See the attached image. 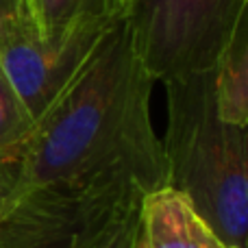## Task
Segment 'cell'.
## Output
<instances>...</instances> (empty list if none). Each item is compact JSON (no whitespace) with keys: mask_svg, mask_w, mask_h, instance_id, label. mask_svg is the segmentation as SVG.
<instances>
[{"mask_svg":"<svg viewBox=\"0 0 248 248\" xmlns=\"http://www.w3.org/2000/svg\"><path fill=\"white\" fill-rule=\"evenodd\" d=\"M137 235L144 248H227L192 202L168 185L141 198Z\"/></svg>","mask_w":248,"mask_h":248,"instance_id":"5","label":"cell"},{"mask_svg":"<svg viewBox=\"0 0 248 248\" xmlns=\"http://www.w3.org/2000/svg\"><path fill=\"white\" fill-rule=\"evenodd\" d=\"M2 17H17L29 22V0H0V20Z\"/></svg>","mask_w":248,"mask_h":248,"instance_id":"10","label":"cell"},{"mask_svg":"<svg viewBox=\"0 0 248 248\" xmlns=\"http://www.w3.org/2000/svg\"><path fill=\"white\" fill-rule=\"evenodd\" d=\"M248 0H124V24L153 81L216 72Z\"/></svg>","mask_w":248,"mask_h":248,"instance_id":"3","label":"cell"},{"mask_svg":"<svg viewBox=\"0 0 248 248\" xmlns=\"http://www.w3.org/2000/svg\"><path fill=\"white\" fill-rule=\"evenodd\" d=\"M17 189V148L0 153V194Z\"/></svg>","mask_w":248,"mask_h":248,"instance_id":"9","label":"cell"},{"mask_svg":"<svg viewBox=\"0 0 248 248\" xmlns=\"http://www.w3.org/2000/svg\"><path fill=\"white\" fill-rule=\"evenodd\" d=\"M94 17H124V0H29V22L46 44Z\"/></svg>","mask_w":248,"mask_h":248,"instance_id":"7","label":"cell"},{"mask_svg":"<svg viewBox=\"0 0 248 248\" xmlns=\"http://www.w3.org/2000/svg\"><path fill=\"white\" fill-rule=\"evenodd\" d=\"M13 198H16V192H9V194H0V218L7 214V209L11 207Z\"/></svg>","mask_w":248,"mask_h":248,"instance_id":"12","label":"cell"},{"mask_svg":"<svg viewBox=\"0 0 248 248\" xmlns=\"http://www.w3.org/2000/svg\"><path fill=\"white\" fill-rule=\"evenodd\" d=\"M118 20L122 17L78 22L52 44L42 42L37 31L24 20H0V68L20 94L33 120L50 107Z\"/></svg>","mask_w":248,"mask_h":248,"instance_id":"4","label":"cell"},{"mask_svg":"<svg viewBox=\"0 0 248 248\" xmlns=\"http://www.w3.org/2000/svg\"><path fill=\"white\" fill-rule=\"evenodd\" d=\"M227 248H229V246H227Z\"/></svg>","mask_w":248,"mask_h":248,"instance_id":"14","label":"cell"},{"mask_svg":"<svg viewBox=\"0 0 248 248\" xmlns=\"http://www.w3.org/2000/svg\"><path fill=\"white\" fill-rule=\"evenodd\" d=\"M33 124L26 105L0 68V153L17 148L31 135Z\"/></svg>","mask_w":248,"mask_h":248,"instance_id":"8","label":"cell"},{"mask_svg":"<svg viewBox=\"0 0 248 248\" xmlns=\"http://www.w3.org/2000/svg\"><path fill=\"white\" fill-rule=\"evenodd\" d=\"M214 74L220 118L248 126V7Z\"/></svg>","mask_w":248,"mask_h":248,"instance_id":"6","label":"cell"},{"mask_svg":"<svg viewBox=\"0 0 248 248\" xmlns=\"http://www.w3.org/2000/svg\"><path fill=\"white\" fill-rule=\"evenodd\" d=\"M133 248H144L141 242H140V235H135V244H133Z\"/></svg>","mask_w":248,"mask_h":248,"instance_id":"13","label":"cell"},{"mask_svg":"<svg viewBox=\"0 0 248 248\" xmlns=\"http://www.w3.org/2000/svg\"><path fill=\"white\" fill-rule=\"evenodd\" d=\"M137 220H140V216H137L135 220H131L126 227H122L120 233L113 237L111 244L107 248H133V244H135V235H137Z\"/></svg>","mask_w":248,"mask_h":248,"instance_id":"11","label":"cell"},{"mask_svg":"<svg viewBox=\"0 0 248 248\" xmlns=\"http://www.w3.org/2000/svg\"><path fill=\"white\" fill-rule=\"evenodd\" d=\"M214 72L166 83V185L181 192L220 242L248 248V126L222 120Z\"/></svg>","mask_w":248,"mask_h":248,"instance_id":"2","label":"cell"},{"mask_svg":"<svg viewBox=\"0 0 248 248\" xmlns=\"http://www.w3.org/2000/svg\"><path fill=\"white\" fill-rule=\"evenodd\" d=\"M153 83L122 17L17 146L16 192L131 187L146 196L163 187Z\"/></svg>","mask_w":248,"mask_h":248,"instance_id":"1","label":"cell"}]
</instances>
